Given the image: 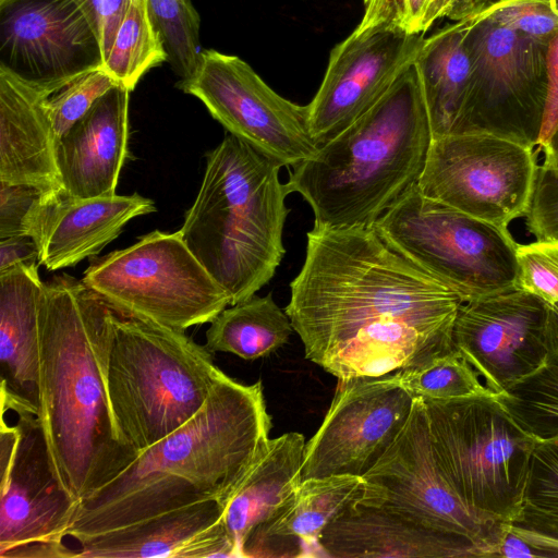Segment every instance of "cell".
Instances as JSON below:
<instances>
[{
  "instance_id": "obj_1",
  "label": "cell",
  "mask_w": 558,
  "mask_h": 558,
  "mask_svg": "<svg viewBox=\"0 0 558 558\" xmlns=\"http://www.w3.org/2000/svg\"><path fill=\"white\" fill-rule=\"evenodd\" d=\"M284 311L305 357L337 379L416 369L456 350L462 299L372 227L314 226Z\"/></svg>"
},
{
  "instance_id": "obj_16",
  "label": "cell",
  "mask_w": 558,
  "mask_h": 558,
  "mask_svg": "<svg viewBox=\"0 0 558 558\" xmlns=\"http://www.w3.org/2000/svg\"><path fill=\"white\" fill-rule=\"evenodd\" d=\"M550 308L518 288L460 305L452 330L454 348L498 397L546 361Z\"/></svg>"
},
{
  "instance_id": "obj_32",
  "label": "cell",
  "mask_w": 558,
  "mask_h": 558,
  "mask_svg": "<svg viewBox=\"0 0 558 558\" xmlns=\"http://www.w3.org/2000/svg\"><path fill=\"white\" fill-rule=\"evenodd\" d=\"M151 21L158 31L172 71L184 80L197 69L203 49L201 19L191 0H147Z\"/></svg>"
},
{
  "instance_id": "obj_38",
  "label": "cell",
  "mask_w": 558,
  "mask_h": 558,
  "mask_svg": "<svg viewBox=\"0 0 558 558\" xmlns=\"http://www.w3.org/2000/svg\"><path fill=\"white\" fill-rule=\"evenodd\" d=\"M526 230L535 240H558V167L544 160L538 165L525 214Z\"/></svg>"
},
{
  "instance_id": "obj_20",
  "label": "cell",
  "mask_w": 558,
  "mask_h": 558,
  "mask_svg": "<svg viewBox=\"0 0 558 558\" xmlns=\"http://www.w3.org/2000/svg\"><path fill=\"white\" fill-rule=\"evenodd\" d=\"M215 499L172 509L107 532L83 536L80 558L240 557Z\"/></svg>"
},
{
  "instance_id": "obj_5",
  "label": "cell",
  "mask_w": 558,
  "mask_h": 558,
  "mask_svg": "<svg viewBox=\"0 0 558 558\" xmlns=\"http://www.w3.org/2000/svg\"><path fill=\"white\" fill-rule=\"evenodd\" d=\"M281 168L228 132L206 154L203 182L179 231L228 293L230 305L266 286L286 254L282 236L290 208Z\"/></svg>"
},
{
  "instance_id": "obj_18",
  "label": "cell",
  "mask_w": 558,
  "mask_h": 558,
  "mask_svg": "<svg viewBox=\"0 0 558 558\" xmlns=\"http://www.w3.org/2000/svg\"><path fill=\"white\" fill-rule=\"evenodd\" d=\"M102 65L99 39L73 0L0 4V66L22 80L61 88Z\"/></svg>"
},
{
  "instance_id": "obj_14",
  "label": "cell",
  "mask_w": 558,
  "mask_h": 558,
  "mask_svg": "<svg viewBox=\"0 0 558 558\" xmlns=\"http://www.w3.org/2000/svg\"><path fill=\"white\" fill-rule=\"evenodd\" d=\"M175 87L203 102L228 133L282 167L315 156L306 106L277 94L238 56L203 49L196 71Z\"/></svg>"
},
{
  "instance_id": "obj_46",
  "label": "cell",
  "mask_w": 558,
  "mask_h": 558,
  "mask_svg": "<svg viewBox=\"0 0 558 558\" xmlns=\"http://www.w3.org/2000/svg\"><path fill=\"white\" fill-rule=\"evenodd\" d=\"M5 1H8V0H0V4L4 3Z\"/></svg>"
},
{
  "instance_id": "obj_10",
  "label": "cell",
  "mask_w": 558,
  "mask_h": 558,
  "mask_svg": "<svg viewBox=\"0 0 558 558\" xmlns=\"http://www.w3.org/2000/svg\"><path fill=\"white\" fill-rule=\"evenodd\" d=\"M473 88L458 134L483 132L537 147L546 100V44L478 7L464 16Z\"/></svg>"
},
{
  "instance_id": "obj_24",
  "label": "cell",
  "mask_w": 558,
  "mask_h": 558,
  "mask_svg": "<svg viewBox=\"0 0 558 558\" xmlns=\"http://www.w3.org/2000/svg\"><path fill=\"white\" fill-rule=\"evenodd\" d=\"M43 284L37 262L0 271L1 412L38 415V301Z\"/></svg>"
},
{
  "instance_id": "obj_4",
  "label": "cell",
  "mask_w": 558,
  "mask_h": 558,
  "mask_svg": "<svg viewBox=\"0 0 558 558\" xmlns=\"http://www.w3.org/2000/svg\"><path fill=\"white\" fill-rule=\"evenodd\" d=\"M433 133L415 63L364 114L289 170L314 226L372 227L418 184Z\"/></svg>"
},
{
  "instance_id": "obj_22",
  "label": "cell",
  "mask_w": 558,
  "mask_h": 558,
  "mask_svg": "<svg viewBox=\"0 0 558 558\" xmlns=\"http://www.w3.org/2000/svg\"><path fill=\"white\" fill-rule=\"evenodd\" d=\"M130 94L114 86L58 140L61 193L73 198L116 194L128 156Z\"/></svg>"
},
{
  "instance_id": "obj_45",
  "label": "cell",
  "mask_w": 558,
  "mask_h": 558,
  "mask_svg": "<svg viewBox=\"0 0 558 558\" xmlns=\"http://www.w3.org/2000/svg\"><path fill=\"white\" fill-rule=\"evenodd\" d=\"M487 1H489V0H472V2H473V4H474V7H476V5H478V4H482V3H485V2H487Z\"/></svg>"
},
{
  "instance_id": "obj_6",
  "label": "cell",
  "mask_w": 558,
  "mask_h": 558,
  "mask_svg": "<svg viewBox=\"0 0 558 558\" xmlns=\"http://www.w3.org/2000/svg\"><path fill=\"white\" fill-rule=\"evenodd\" d=\"M184 330L114 311L107 388L121 441L135 453L204 405L225 373Z\"/></svg>"
},
{
  "instance_id": "obj_28",
  "label": "cell",
  "mask_w": 558,
  "mask_h": 558,
  "mask_svg": "<svg viewBox=\"0 0 558 558\" xmlns=\"http://www.w3.org/2000/svg\"><path fill=\"white\" fill-rule=\"evenodd\" d=\"M206 330V348L253 361L286 344L294 331L286 311L269 292L256 294L222 310Z\"/></svg>"
},
{
  "instance_id": "obj_42",
  "label": "cell",
  "mask_w": 558,
  "mask_h": 558,
  "mask_svg": "<svg viewBox=\"0 0 558 558\" xmlns=\"http://www.w3.org/2000/svg\"><path fill=\"white\" fill-rule=\"evenodd\" d=\"M27 262H38V250L31 236L14 235L0 239V271Z\"/></svg>"
},
{
  "instance_id": "obj_44",
  "label": "cell",
  "mask_w": 558,
  "mask_h": 558,
  "mask_svg": "<svg viewBox=\"0 0 558 558\" xmlns=\"http://www.w3.org/2000/svg\"><path fill=\"white\" fill-rule=\"evenodd\" d=\"M544 160L553 162L558 167V128L553 134L548 146L542 151Z\"/></svg>"
},
{
  "instance_id": "obj_43",
  "label": "cell",
  "mask_w": 558,
  "mask_h": 558,
  "mask_svg": "<svg viewBox=\"0 0 558 558\" xmlns=\"http://www.w3.org/2000/svg\"><path fill=\"white\" fill-rule=\"evenodd\" d=\"M497 557H545V554L509 529L499 546Z\"/></svg>"
},
{
  "instance_id": "obj_40",
  "label": "cell",
  "mask_w": 558,
  "mask_h": 558,
  "mask_svg": "<svg viewBox=\"0 0 558 558\" xmlns=\"http://www.w3.org/2000/svg\"><path fill=\"white\" fill-rule=\"evenodd\" d=\"M85 13L101 46L104 62L129 0H73Z\"/></svg>"
},
{
  "instance_id": "obj_19",
  "label": "cell",
  "mask_w": 558,
  "mask_h": 558,
  "mask_svg": "<svg viewBox=\"0 0 558 558\" xmlns=\"http://www.w3.org/2000/svg\"><path fill=\"white\" fill-rule=\"evenodd\" d=\"M156 211L140 194L73 198L63 193L41 195L25 226L48 270L72 267L97 255L135 217Z\"/></svg>"
},
{
  "instance_id": "obj_15",
  "label": "cell",
  "mask_w": 558,
  "mask_h": 558,
  "mask_svg": "<svg viewBox=\"0 0 558 558\" xmlns=\"http://www.w3.org/2000/svg\"><path fill=\"white\" fill-rule=\"evenodd\" d=\"M414 404L400 371L338 379L322 425L306 442L302 481L312 477H363L396 440Z\"/></svg>"
},
{
  "instance_id": "obj_30",
  "label": "cell",
  "mask_w": 558,
  "mask_h": 558,
  "mask_svg": "<svg viewBox=\"0 0 558 558\" xmlns=\"http://www.w3.org/2000/svg\"><path fill=\"white\" fill-rule=\"evenodd\" d=\"M510 529L545 557H558V437L536 444L522 509Z\"/></svg>"
},
{
  "instance_id": "obj_7",
  "label": "cell",
  "mask_w": 558,
  "mask_h": 558,
  "mask_svg": "<svg viewBox=\"0 0 558 558\" xmlns=\"http://www.w3.org/2000/svg\"><path fill=\"white\" fill-rule=\"evenodd\" d=\"M435 459L461 500L496 521L520 514L536 439L496 397L422 398Z\"/></svg>"
},
{
  "instance_id": "obj_31",
  "label": "cell",
  "mask_w": 558,
  "mask_h": 558,
  "mask_svg": "<svg viewBox=\"0 0 558 558\" xmlns=\"http://www.w3.org/2000/svg\"><path fill=\"white\" fill-rule=\"evenodd\" d=\"M167 62L147 0H129L104 69L131 92L149 70Z\"/></svg>"
},
{
  "instance_id": "obj_21",
  "label": "cell",
  "mask_w": 558,
  "mask_h": 558,
  "mask_svg": "<svg viewBox=\"0 0 558 558\" xmlns=\"http://www.w3.org/2000/svg\"><path fill=\"white\" fill-rule=\"evenodd\" d=\"M58 89L0 66V183L34 186L44 195L62 192L58 138L44 107Z\"/></svg>"
},
{
  "instance_id": "obj_9",
  "label": "cell",
  "mask_w": 558,
  "mask_h": 558,
  "mask_svg": "<svg viewBox=\"0 0 558 558\" xmlns=\"http://www.w3.org/2000/svg\"><path fill=\"white\" fill-rule=\"evenodd\" d=\"M82 280L119 314L184 331L230 305L179 230H154L131 246L90 258Z\"/></svg>"
},
{
  "instance_id": "obj_39",
  "label": "cell",
  "mask_w": 558,
  "mask_h": 558,
  "mask_svg": "<svg viewBox=\"0 0 558 558\" xmlns=\"http://www.w3.org/2000/svg\"><path fill=\"white\" fill-rule=\"evenodd\" d=\"M41 195L34 186L0 183V239L26 235L27 218Z\"/></svg>"
},
{
  "instance_id": "obj_11",
  "label": "cell",
  "mask_w": 558,
  "mask_h": 558,
  "mask_svg": "<svg viewBox=\"0 0 558 558\" xmlns=\"http://www.w3.org/2000/svg\"><path fill=\"white\" fill-rule=\"evenodd\" d=\"M356 500L386 509L424 526L464 536L486 557H497L510 524L468 507L441 472L433 451L421 397L414 398L404 427L363 476Z\"/></svg>"
},
{
  "instance_id": "obj_8",
  "label": "cell",
  "mask_w": 558,
  "mask_h": 558,
  "mask_svg": "<svg viewBox=\"0 0 558 558\" xmlns=\"http://www.w3.org/2000/svg\"><path fill=\"white\" fill-rule=\"evenodd\" d=\"M374 228L393 251L463 302L517 288L518 243L509 229L428 198L417 184Z\"/></svg>"
},
{
  "instance_id": "obj_27",
  "label": "cell",
  "mask_w": 558,
  "mask_h": 558,
  "mask_svg": "<svg viewBox=\"0 0 558 558\" xmlns=\"http://www.w3.org/2000/svg\"><path fill=\"white\" fill-rule=\"evenodd\" d=\"M414 63L433 138L458 134L473 88V65L465 43L463 19L425 37Z\"/></svg>"
},
{
  "instance_id": "obj_12",
  "label": "cell",
  "mask_w": 558,
  "mask_h": 558,
  "mask_svg": "<svg viewBox=\"0 0 558 558\" xmlns=\"http://www.w3.org/2000/svg\"><path fill=\"white\" fill-rule=\"evenodd\" d=\"M0 425V557L74 558L64 544L81 501L59 481L37 415Z\"/></svg>"
},
{
  "instance_id": "obj_3",
  "label": "cell",
  "mask_w": 558,
  "mask_h": 558,
  "mask_svg": "<svg viewBox=\"0 0 558 558\" xmlns=\"http://www.w3.org/2000/svg\"><path fill=\"white\" fill-rule=\"evenodd\" d=\"M270 429L260 380L246 385L225 374L191 420L81 501L68 535L77 539L205 500L225 508L267 449Z\"/></svg>"
},
{
  "instance_id": "obj_37",
  "label": "cell",
  "mask_w": 558,
  "mask_h": 558,
  "mask_svg": "<svg viewBox=\"0 0 558 558\" xmlns=\"http://www.w3.org/2000/svg\"><path fill=\"white\" fill-rule=\"evenodd\" d=\"M477 7L492 20L544 44L558 32V0H495Z\"/></svg>"
},
{
  "instance_id": "obj_23",
  "label": "cell",
  "mask_w": 558,
  "mask_h": 558,
  "mask_svg": "<svg viewBox=\"0 0 558 558\" xmlns=\"http://www.w3.org/2000/svg\"><path fill=\"white\" fill-rule=\"evenodd\" d=\"M322 556L335 558L486 557L469 538L440 532L356 498L323 532Z\"/></svg>"
},
{
  "instance_id": "obj_33",
  "label": "cell",
  "mask_w": 558,
  "mask_h": 558,
  "mask_svg": "<svg viewBox=\"0 0 558 558\" xmlns=\"http://www.w3.org/2000/svg\"><path fill=\"white\" fill-rule=\"evenodd\" d=\"M400 383L414 398L453 400L480 396L496 397L457 349L424 367L401 369Z\"/></svg>"
},
{
  "instance_id": "obj_36",
  "label": "cell",
  "mask_w": 558,
  "mask_h": 558,
  "mask_svg": "<svg viewBox=\"0 0 558 558\" xmlns=\"http://www.w3.org/2000/svg\"><path fill=\"white\" fill-rule=\"evenodd\" d=\"M517 288L558 311V240L517 245Z\"/></svg>"
},
{
  "instance_id": "obj_25",
  "label": "cell",
  "mask_w": 558,
  "mask_h": 558,
  "mask_svg": "<svg viewBox=\"0 0 558 558\" xmlns=\"http://www.w3.org/2000/svg\"><path fill=\"white\" fill-rule=\"evenodd\" d=\"M363 477L303 480L290 498L246 538L241 557L322 556L324 530L360 495Z\"/></svg>"
},
{
  "instance_id": "obj_41",
  "label": "cell",
  "mask_w": 558,
  "mask_h": 558,
  "mask_svg": "<svg viewBox=\"0 0 558 558\" xmlns=\"http://www.w3.org/2000/svg\"><path fill=\"white\" fill-rule=\"evenodd\" d=\"M546 100L543 124L537 142V151L542 153L549 144L558 128V32L546 44Z\"/></svg>"
},
{
  "instance_id": "obj_34",
  "label": "cell",
  "mask_w": 558,
  "mask_h": 558,
  "mask_svg": "<svg viewBox=\"0 0 558 558\" xmlns=\"http://www.w3.org/2000/svg\"><path fill=\"white\" fill-rule=\"evenodd\" d=\"M357 27L386 26L407 35H425L439 20H459L474 8L472 0H363Z\"/></svg>"
},
{
  "instance_id": "obj_35",
  "label": "cell",
  "mask_w": 558,
  "mask_h": 558,
  "mask_svg": "<svg viewBox=\"0 0 558 558\" xmlns=\"http://www.w3.org/2000/svg\"><path fill=\"white\" fill-rule=\"evenodd\" d=\"M120 85L104 66L87 71L49 95L44 107L59 140L114 86Z\"/></svg>"
},
{
  "instance_id": "obj_17",
  "label": "cell",
  "mask_w": 558,
  "mask_h": 558,
  "mask_svg": "<svg viewBox=\"0 0 558 558\" xmlns=\"http://www.w3.org/2000/svg\"><path fill=\"white\" fill-rule=\"evenodd\" d=\"M425 35L386 26L357 27L333 47L314 98L306 105L311 135L319 147L371 109L414 63Z\"/></svg>"
},
{
  "instance_id": "obj_2",
  "label": "cell",
  "mask_w": 558,
  "mask_h": 558,
  "mask_svg": "<svg viewBox=\"0 0 558 558\" xmlns=\"http://www.w3.org/2000/svg\"><path fill=\"white\" fill-rule=\"evenodd\" d=\"M114 310L83 280L56 275L38 301V420L62 486L83 501L137 453L120 439L107 375Z\"/></svg>"
},
{
  "instance_id": "obj_26",
  "label": "cell",
  "mask_w": 558,
  "mask_h": 558,
  "mask_svg": "<svg viewBox=\"0 0 558 558\" xmlns=\"http://www.w3.org/2000/svg\"><path fill=\"white\" fill-rule=\"evenodd\" d=\"M305 438L298 432L270 438L263 456L228 499L223 523L239 556L252 531L267 521L302 482Z\"/></svg>"
},
{
  "instance_id": "obj_13",
  "label": "cell",
  "mask_w": 558,
  "mask_h": 558,
  "mask_svg": "<svg viewBox=\"0 0 558 558\" xmlns=\"http://www.w3.org/2000/svg\"><path fill=\"white\" fill-rule=\"evenodd\" d=\"M537 153L536 146L483 132L433 138L417 185L428 198L508 228L529 209Z\"/></svg>"
},
{
  "instance_id": "obj_29",
  "label": "cell",
  "mask_w": 558,
  "mask_h": 558,
  "mask_svg": "<svg viewBox=\"0 0 558 558\" xmlns=\"http://www.w3.org/2000/svg\"><path fill=\"white\" fill-rule=\"evenodd\" d=\"M496 398L537 442L558 437V311L550 308L544 365Z\"/></svg>"
}]
</instances>
